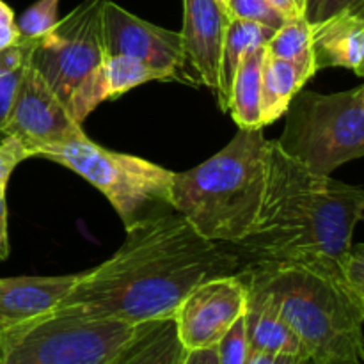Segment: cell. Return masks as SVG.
<instances>
[{
    "mask_svg": "<svg viewBox=\"0 0 364 364\" xmlns=\"http://www.w3.org/2000/svg\"><path fill=\"white\" fill-rule=\"evenodd\" d=\"M242 267L238 252L201 237L169 210L127 230L123 245L98 267L77 274L53 311L132 326L173 318L192 288Z\"/></svg>",
    "mask_w": 364,
    "mask_h": 364,
    "instance_id": "cell-1",
    "label": "cell"
},
{
    "mask_svg": "<svg viewBox=\"0 0 364 364\" xmlns=\"http://www.w3.org/2000/svg\"><path fill=\"white\" fill-rule=\"evenodd\" d=\"M363 217L361 187L311 173L270 141L258 217L251 233L233 247L249 262L311 267L340 287L338 265Z\"/></svg>",
    "mask_w": 364,
    "mask_h": 364,
    "instance_id": "cell-2",
    "label": "cell"
},
{
    "mask_svg": "<svg viewBox=\"0 0 364 364\" xmlns=\"http://www.w3.org/2000/svg\"><path fill=\"white\" fill-rule=\"evenodd\" d=\"M269 146L263 128H238L226 148L173 174L171 208L201 237L237 245L251 233L262 206Z\"/></svg>",
    "mask_w": 364,
    "mask_h": 364,
    "instance_id": "cell-3",
    "label": "cell"
},
{
    "mask_svg": "<svg viewBox=\"0 0 364 364\" xmlns=\"http://www.w3.org/2000/svg\"><path fill=\"white\" fill-rule=\"evenodd\" d=\"M242 272L294 331L309 364H361L364 309L329 276L290 262H247Z\"/></svg>",
    "mask_w": 364,
    "mask_h": 364,
    "instance_id": "cell-4",
    "label": "cell"
},
{
    "mask_svg": "<svg viewBox=\"0 0 364 364\" xmlns=\"http://www.w3.org/2000/svg\"><path fill=\"white\" fill-rule=\"evenodd\" d=\"M276 146L311 173L331 176L338 167L364 155V85L320 95L299 91Z\"/></svg>",
    "mask_w": 364,
    "mask_h": 364,
    "instance_id": "cell-5",
    "label": "cell"
},
{
    "mask_svg": "<svg viewBox=\"0 0 364 364\" xmlns=\"http://www.w3.org/2000/svg\"><path fill=\"white\" fill-rule=\"evenodd\" d=\"M36 156L64 166L98 188L123 220L124 230L173 210V171L128 153L103 148L87 135L63 144L46 146Z\"/></svg>",
    "mask_w": 364,
    "mask_h": 364,
    "instance_id": "cell-6",
    "label": "cell"
},
{
    "mask_svg": "<svg viewBox=\"0 0 364 364\" xmlns=\"http://www.w3.org/2000/svg\"><path fill=\"white\" fill-rule=\"evenodd\" d=\"M137 326L52 311L0 329V364H114Z\"/></svg>",
    "mask_w": 364,
    "mask_h": 364,
    "instance_id": "cell-7",
    "label": "cell"
},
{
    "mask_svg": "<svg viewBox=\"0 0 364 364\" xmlns=\"http://www.w3.org/2000/svg\"><path fill=\"white\" fill-rule=\"evenodd\" d=\"M103 2L84 0L70 14L57 20L46 34L36 38L28 64L45 78L64 102L105 60Z\"/></svg>",
    "mask_w": 364,
    "mask_h": 364,
    "instance_id": "cell-8",
    "label": "cell"
},
{
    "mask_svg": "<svg viewBox=\"0 0 364 364\" xmlns=\"http://www.w3.org/2000/svg\"><path fill=\"white\" fill-rule=\"evenodd\" d=\"M245 306L247 281L242 269L199 283L185 295L173 316L181 347L185 350L215 347L244 316Z\"/></svg>",
    "mask_w": 364,
    "mask_h": 364,
    "instance_id": "cell-9",
    "label": "cell"
},
{
    "mask_svg": "<svg viewBox=\"0 0 364 364\" xmlns=\"http://www.w3.org/2000/svg\"><path fill=\"white\" fill-rule=\"evenodd\" d=\"M4 135L20 139L31 156L46 146L84 137L82 124L75 123L63 100L45 78L28 64L18 85Z\"/></svg>",
    "mask_w": 364,
    "mask_h": 364,
    "instance_id": "cell-10",
    "label": "cell"
},
{
    "mask_svg": "<svg viewBox=\"0 0 364 364\" xmlns=\"http://www.w3.org/2000/svg\"><path fill=\"white\" fill-rule=\"evenodd\" d=\"M103 43L107 55H132L171 80H185L187 59L180 32L149 23L110 0L103 2Z\"/></svg>",
    "mask_w": 364,
    "mask_h": 364,
    "instance_id": "cell-11",
    "label": "cell"
},
{
    "mask_svg": "<svg viewBox=\"0 0 364 364\" xmlns=\"http://www.w3.org/2000/svg\"><path fill=\"white\" fill-rule=\"evenodd\" d=\"M226 9L217 0H183V41L185 59L198 75V80L219 92L220 57L228 27Z\"/></svg>",
    "mask_w": 364,
    "mask_h": 364,
    "instance_id": "cell-12",
    "label": "cell"
},
{
    "mask_svg": "<svg viewBox=\"0 0 364 364\" xmlns=\"http://www.w3.org/2000/svg\"><path fill=\"white\" fill-rule=\"evenodd\" d=\"M75 281L77 274L0 277V329L52 313Z\"/></svg>",
    "mask_w": 364,
    "mask_h": 364,
    "instance_id": "cell-13",
    "label": "cell"
},
{
    "mask_svg": "<svg viewBox=\"0 0 364 364\" xmlns=\"http://www.w3.org/2000/svg\"><path fill=\"white\" fill-rule=\"evenodd\" d=\"M316 70L345 68L363 77L364 11H343L313 23Z\"/></svg>",
    "mask_w": 364,
    "mask_h": 364,
    "instance_id": "cell-14",
    "label": "cell"
},
{
    "mask_svg": "<svg viewBox=\"0 0 364 364\" xmlns=\"http://www.w3.org/2000/svg\"><path fill=\"white\" fill-rule=\"evenodd\" d=\"M315 63H294L277 59L263 53L262 63V95H259V112L262 128L270 127L284 116L291 98L302 91L306 82L316 73Z\"/></svg>",
    "mask_w": 364,
    "mask_h": 364,
    "instance_id": "cell-15",
    "label": "cell"
},
{
    "mask_svg": "<svg viewBox=\"0 0 364 364\" xmlns=\"http://www.w3.org/2000/svg\"><path fill=\"white\" fill-rule=\"evenodd\" d=\"M244 320L251 350L295 355V358L306 359L304 348L294 331L288 327V323L281 318L279 313L259 291L249 287Z\"/></svg>",
    "mask_w": 364,
    "mask_h": 364,
    "instance_id": "cell-16",
    "label": "cell"
},
{
    "mask_svg": "<svg viewBox=\"0 0 364 364\" xmlns=\"http://www.w3.org/2000/svg\"><path fill=\"white\" fill-rule=\"evenodd\" d=\"M183 352L174 318L153 320L139 323L114 364H180Z\"/></svg>",
    "mask_w": 364,
    "mask_h": 364,
    "instance_id": "cell-17",
    "label": "cell"
},
{
    "mask_svg": "<svg viewBox=\"0 0 364 364\" xmlns=\"http://www.w3.org/2000/svg\"><path fill=\"white\" fill-rule=\"evenodd\" d=\"M274 28L251 20H240V18H230L228 20L226 34L223 43V57H220V77H219V92L217 102L223 112H226L228 92L233 82L235 73L240 66L242 59L247 53L262 48L272 38Z\"/></svg>",
    "mask_w": 364,
    "mask_h": 364,
    "instance_id": "cell-18",
    "label": "cell"
},
{
    "mask_svg": "<svg viewBox=\"0 0 364 364\" xmlns=\"http://www.w3.org/2000/svg\"><path fill=\"white\" fill-rule=\"evenodd\" d=\"M265 46L242 59L228 92L226 112L231 114L240 130L262 128L259 95H262V63Z\"/></svg>",
    "mask_w": 364,
    "mask_h": 364,
    "instance_id": "cell-19",
    "label": "cell"
},
{
    "mask_svg": "<svg viewBox=\"0 0 364 364\" xmlns=\"http://www.w3.org/2000/svg\"><path fill=\"white\" fill-rule=\"evenodd\" d=\"M103 85H105L107 100L123 96L132 89L144 85L148 82L171 80L169 75L151 68L149 64L135 59L132 55H107L102 64Z\"/></svg>",
    "mask_w": 364,
    "mask_h": 364,
    "instance_id": "cell-20",
    "label": "cell"
},
{
    "mask_svg": "<svg viewBox=\"0 0 364 364\" xmlns=\"http://www.w3.org/2000/svg\"><path fill=\"white\" fill-rule=\"evenodd\" d=\"M265 52L277 59L294 60V63H315L313 23L306 16L288 18L269 39Z\"/></svg>",
    "mask_w": 364,
    "mask_h": 364,
    "instance_id": "cell-21",
    "label": "cell"
},
{
    "mask_svg": "<svg viewBox=\"0 0 364 364\" xmlns=\"http://www.w3.org/2000/svg\"><path fill=\"white\" fill-rule=\"evenodd\" d=\"M36 38H23L6 50H0V134L4 135L7 117L16 96L18 85L28 66Z\"/></svg>",
    "mask_w": 364,
    "mask_h": 364,
    "instance_id": "cell-22",
    "label": "cell"
},
{
    "mask_svg": "<svg viewBox=\"0 0 364 364\" xmlns=\"http://www.w3.org/2000/svg\"><path fill=\"white\" fill-rule=\"evenodd\" d=\"M338 283L352 302L364 309V245L352 244L338 265Z\"/></svg>",
    "mask_w": 364,
    "mask_h": 364,
    "instance_id": "cell-23",
    "label": "cell"
},
{
    "mask_svg": "<svg viewBox=\"0 0 364 364\" xmlns=\"http://www.w3.org/2000/svg\"><path fill=\"white\" fill-rule=\"evenodd\" d=\"M59 2L60 0H36L31 7H27L16 20L20 36L39 38V36L46 34L59 20L57 16Z\"/></svg>",
    "mask_w": 364,
    "mask_h": 364,
    "instance_id": "cell-24",
    "label": "cell"
},
{
    "mask_svg": "<svg viewBox=\"0 0 364 364\" xmlns=\"http://www.w3.org/2000/svg\"><path fill=\"white\" fill-rule=\"evenodd\" d=\"M215 348L219 364H247L251 345L247 340L244 316H240L230 327V331L224 334L223 340L215 345Z\"/></svg>",
    "mask_w": 364,
    "mask_h": 364,
    "instance_id": "cell-25",
    "label": "cell"
},
{
    "mask_svg": "<svg viewBox=\"0 0 364 364\" xmlns=\"http://www.w3.org/2000/svg\"><path fill=\"white\" fill-rule=\"evenodd\" d=\"M226 11L230 18L258 21L274 31L284 23V18L267 0H228Z\"/></svg>",
    "mask_w": 364,
    "mask_h": 364,
    "instance_id": "cell-26",
    "label": "cell"
},
{
    "mask_svg": "<svg viewBox=\"0 0 364 364\" xmlns=\"http://www.w3.org/2000/svg\"><path fill=\"white\" fill-rule=\"evenodd\" d=\"M27 159H31L27 146L14 135H4L0 139V180L9 181L13 171Z\"/></svg>",
    "mask_w": 364,
    "mask_h": 364,
    "instance_id": "cell-27",
    "label": "cell"
},
{
    "mask_svg": "<svg viewBox=\"0 0 364 364\" xmlns=\"http://www.w3.org/2000/svg\"><path fill=\"white\" fill-rule=\"evenodd\" d=\"M20 38L21 36L18 31L14 11L4 0H0V50L13 46Z\"/></svg>",
    "mask_w": 364,
    "mask_h": 364,
    "instance_id": "cell-28",
    "label": "cell"
},
{
    "mask_svg": "<svg viewBox=\"0 0 364 364\" xmlns=\"http://www.w3.org/2000/svg\"><path fill=\"white\" fill-rule=\"evenodd\" d=\"M343 11H364V0H323L316 21H322Z\"/></svg>",
    "mask_w": 364,
    "mask_h": 364,
    "instance_id": "cell-29",
    "label": "cell"
},
{
    "mask_svg": "<svg viewBox=\"0 0 364 364\" xmlns=\"http://www.w3.org/2000/svg\"><path fill=\"white\" fill-rule=\"evenodd\" d=\"M247 364H309V363L302 358H295V355L269 354V352L251 350Z\"/></svg>",
    "mask_w": 364,
    "mask_h": 364,
    "instance_id": "cell-30",
    "label": "cell"
},
{
    "mask_svg": "<svg viewBox=\"0 0 364 364\" xmlns=\"http://www.w3.org/2000/svg\"><path fill=\"white\" fill-rule=\"evenodd\" d=\"M284 20L295 16H306V0H267Z\"/></svg>",
    "mask_w": 364,
    "mask_h": 364,
    "instance_id": "cell-31",
    "label": "cell"
},
{
    "mask_svg": "<svg viewBox=\"0 0 364 364\" xmlns=\"http://www.w3.org/2000/svg\"><path fill=\"white\" fill-rule=\"evenodd\" d=\"M180 364H219L217 348H198V350H185Z\"/></svg>",
    "mask_w": 364,
    "mask_h": 364,
    "instance_id": "cell-32",
    "label": "cell"
},
{
    "mask_svg": "<svg viewBox=\"0 0 364 364\" xmlns=\"http://www.w3.org/2000/svg\"><path fill=\"white\" fill-rule=\"evenodd\" d=\"M9 256V233H7V223H0V262Z\"/></svg>",
    "mask_w": 364,
    "mask_h": 364,
    "instance_id": "cell-33",
    "label": "cell"
},
{
    "mask_svg": "<svg viewBox=\"0 0 364 364\" xmlns=\"http://www.w3.org/2000/svg\"><path fill=\"white\" fill-rule=\"evenodd\" d=\"M323 0H306V18H308L311 23H315L318 20L320 7H322Z\"/></svg>",
    "mask_w": 364,
    "mask_h": 364,
    "instance_id": "cell-34",
    "label": "cell"
},
{
    "mask_svg": "<svg viewBox=\"0 0 364 364\" xmlns=\"http://www.w3.org/2000/svg\"><path fill=\"white\" fill-rule=\"evenodd\" d=\"M7 180H0V223H7V203H6V192H7Z\"/></svg>",
    "mask_w": 364,
    "mask_h": 364,
    "instance_id": "cell-35",
    "label": "cell"
},
{
    "mask_svg": "<svg viewBox=\"0 0 364 364\" xmlns=\"http://www.w3.org/2000/svg\"><path fill=\"white\" fill-rule=\"evenodd\" d=\"M217 2H219L220 6H223L224 9H226V6H228V0H217ZM226 13H228V11H226Z\"/></svg>",
    "mask_w": 364,
    "mask_h": 364,
    "instance_id": "cell-36",
    "label": "cell"
},
{
    "mask_svg": "<svg viewBox=\"0 0 364 364\" xmlns=\"http://www.w3.org/2000/svg\"><path fill=\"white\" fill-rule=\"evenodd\" d=\"M0 137H4V135H2V134H0Z\"/></svg>",
    "mask_w": 364,
    "mask_h": 364,
    "instance_id": "cell-37",
    "label": "cell"
}]
</instances>
